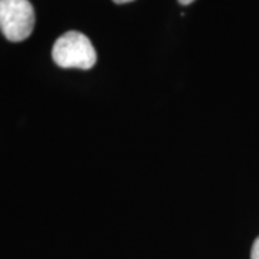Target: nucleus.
I'll use <instances>...</instances> for the list:
<instances>
[{
	"label": "nucleus",
	"mask_w": 259,
	"mask_h": 259,
	"mask_svg": "<svg viewBox=\"0 0 259 259\" xmlns=\"http://www.w3.org/2000/svg\"><path fill=\"white\" fill-rule=\"evenodd\" d=\"M52 59L64 69H91L97 64V52L91 40L81 32H66L56 39Z\"/></svg>",
	"instance_id": "nucleus-1"
},
{
	"label": "nucleus",
	"mask_w": 259,
	"mask_h": 259,
	"mask_svg": "<svg viewBox=\"0 0 259 259\" xmlns=\"http://www.w3.org/2000/svg\"><path fill=\"white\" fill-rule=\"evenodd\" d=\"M35 28V9L29 0H0V30L10 42L28 39Z\"/></svg>",
	"instance_id": "nucleus-2"
},
{
	"label": "nucleus",
	"mask_w": 259,
	"mask_h": 259,
	"mask_svg": "<svg viewBox=\"0 0 259 259\" xmlns=\"http://www.w3.org/2000/svg\"><path fill=\"white\" fill-rule=\"evenodd\" d=\"M250 259H259V236L255 239L250 250Z\"/></svg>",
	"instance_id": "nucleus-3"
},
{
	"label": "nucleus",
	"mask_w": 259,
	"mask_h": 259,
	"mask_svg": "<svg viewBox=\"0 0 259 259\" xmlns=\"http://www.w3.org/2000/svg\"><path fill=\"white\" fill-rule=\"evenodd\" d=\"M114 3L117 5H124V3H130V2H134V0H112Z\"/></svg>",
	"instance_id": "nucleus-4"
},
{
	"label": "nucleus",
	"mask_w": 259,
	"mask_h": 259,
	"mask_svg": "<svg viewBox=\"0 0 259 259\" xmlns=\"http://www.w3.org/2000/svg\"><path fill=\"white\" fill-rule=\"evenodd\" d=\"M194 0H179V3H180V5H190V3H193Z\"/></svg>",
	"instance_id": "nucleus-5"
}]
</instances>
